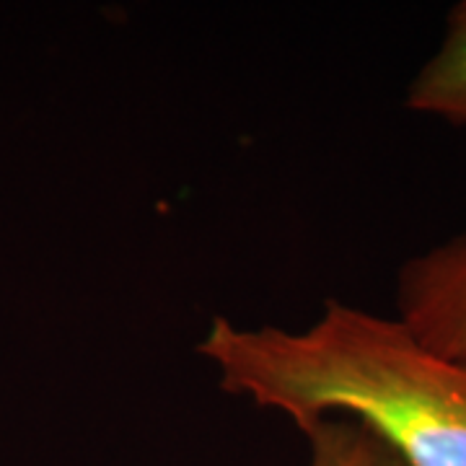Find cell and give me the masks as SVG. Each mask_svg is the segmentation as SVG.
Wrapping results in <instances>:
<instances>
[{"label": "cell", "instance_id": "6da1fadb", "mask_svg": "<svg viewBox=\"0 0 466 466\" xmlns=\"http://www.w3.org/2000/svg\"><path fill=\"white\" fill-rule=\"evenodd\" d=\"M198 352L223 391L283 412L300 433L348 417L404 466H466V360L428 348L397 317L337 299L299 332L216 317Z\"/></svg>", "mask_w": 466, "mask_h": 466}, {"label": "cell", "instance_id": "7a4b0ae2", "mask_svg": "<svg viewBox=\"0 0 466 466\" xmlns=\"http://www.w3.org/2000/svg\"><path fill=\"white\" fill-rule=\"evenodd\" d=\"M397 319L435 352L466 360V231L401 262Z\"/></svg>", "mask_w": 466, "mask_h": 466}, {"label": "cell", "instance_id": "3957f363", "mask_svg": "<svg viewBox=\"0 0 466 466\" xmlns=\"http://www.w3.org/2000/svg\"><path fill=\"white\" fill-rule=\"evenodd\" d=\"M404 106L466 127V0L449 11L438 47L407 86Z\"/></svg>", "mask_w": 466, "mask_h": 466}, {"label": "cell", "instance_id": "277c9868", "mask_svg": "<svg viewBox=\"0 0 466 466\" xmlns=\"http://www.w3.org/2000/svg\"><path fill=\"white\" fill-rule=\"evenodd\" d=\"M303 435L309 441L306 466H404L394 451L348 417H327Z\"/></svg>", "mask_w": 466, "mask_h": 466}]
</instances>
